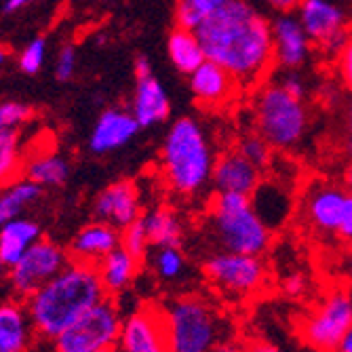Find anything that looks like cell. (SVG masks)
Masks as SVG:
<instances>
[{
  "mask_svg": "<svg viewBox=\"0 0 352 352\" xmlns=\"http://www.w3.org/2000/svg\"><path fill=\"white\" fill-rule=\"evenodd\" d=\"M342 150L346 156L352 158V100L346 106L344 114V135H342Z\"/></svg>",
  "mask_w": 352,
  "mask_h": 352,
  "instance_id": "ab89813d",
  "label": "cell"
},
{
  "mask_svg": "<svg viewBox=\"0 0 352 352\" xmlns=\"http://www.w3.org/2000/svg\"><path fill=\"white\" fill-rule=\"evenodd\" d=\"M266 3L278 11V13H292V11H298L300 5H302V0H266Z\"/></svg>",
  "mask_w": 352,
  "mask_h": 352,
  "instance_id": "60d3db41",
  "label": "cell"
},
{
  "mask_svg": "<svg viewBox=\"0 0 352 352\" xmlns=\"http://www.w3.org/2000/svg\"><path fill=\"white\" fill-rule=\"evenodd\" d=\"M152 249L158 247H182L184 226L171 207H154L142 215Z\"/></svg>",
  "mask_w": 352,
  "mask_h": 352,
  "instance_id": "484cf974",
  "label": "cell"
},
{
  "mask_svg": "<svg viewBox=\"0 0 352 352\" xmlns=\"http://www.w3.org/2000/svg\"><path fill=\"white\" fill-rule=\"evenodd\" d=\"M228 3L230 0H177L175 23L179 28L197 30L211 13H215Z\"/></svg>",
  "mask_w": 352,
  "mask_h": 352,
  "instance_id": "4dcf8cb0",
  "label": "cell"
},
{
  "mask_svg": "<svg viewBox=\"0 0 352 352\" xmlns=\"http://www.w3.org/2000/svg\"><path fill=\"white\" fill-rule=\"evenodd\" d=\"M255 131L274 150H294L308 131L306 102L285 91L276 80L264 82L253 102Z\"/></svg>",
  "mask_w": 352,
  "mask_h": 352,
  "instance_id": "8992f818",
  "label": "cell"
},
{
  "mask_svg": "<svg viewBox=\"0 0 352 352\" xmlns=\"http://www.w3.org/2000/svg\"><path fill=\"white\" fill-rule=\"evenodd\" d=\"M207 230L217 251L264 255L272 247V230L245 195L215 192L207 211Z\"/></svg>",
  "mask_w": 352,
  "mask_h": 352,
  "instance_id": "277c9868",
  "label": "cell"
},
{
  "mask_svg": "<svg viewBox=\"0 0 352 352\" xmlns=\"http://www.w3.org/2000/svg\"><path fill=\"white\" fill-rule=\"evenodd\" d=\"M120 329L122 316L116 300L106 298L53 340V352H114Z\"/></svg>",
  "mask_w": 352,
  "mask_h": 352,
  "instance_id": "ba28073f",
  "label": "cell"
},
{
  "mask_svg": "<svg viewBox=\"0 0 352 352\" xmlns=\"http://www.w3.org/2000/svg\"><path fill=\"white\" fill-rule=\"evenodd\" d=\"M344 186H346L348 192H352V158H350L346 169H344Z\"/></svg>",
  "mask_w": 352,
  "mask_h": 352,
  "instance_id": "7dc6e473",
  "label": "cell"
},
{
  "mask_svg": "<svg viewBox=\"0 0 352 352\" xmlns=\"http://www.w3.org/2000/svg\"><path fill=\"white\" fill-rule=\"evenodd\" d=\"M350 327H352L350 292L344 289V287H331L302 321V340L314 352H336Z\"/></svg>",
  "mask_w": 352,
  "mask_h": 352,
  "instance_id": "9c48e42d",
  "label": "cell"
},
{
  "mask_svg": "<svg viewBox=\"0 0 352 352\" xmlns=\"http://www.w3.org/2000/svg\"><path fill=\"white\" fill-rule=\"evenodd\" d=\"M348 197L350 192L344 184L314 179L304 188V195L300 199L302 223L314 236H327L338 241Z\"/></svg>",
  "mask_w": 352,
  "mask_h": 352,
  "instance_id": "8fae6325",
  "label": "cell"
},
{
  "mask_svg": "<svg viewBox=\"0 0 352 352\" xmlns=\"http://www.w3.org/2000/svg\"><path fill=\"white\" fill-rule=\"evenodd\" d=\"M251 203L272 232L278 230L283 223L289 221L296 209V203L289 195V190L276 179H262L260 186L253 190Z\"/></svg>",
  "mask_w": 352,
  "mask_h": 352,
  "instance_id": "7402d4cb",
  "label": "cell"
},
{
  "mask_svg": "<svg viewBox=\"0 0 352 352\" xmlns=\"http://www.w3.org/2000/svg\"><path fill=\"white\" fill-rule=\"evenodd\" d=\"M131 112L142 129L161 124L169 118L171 104L161 80L154 76V72L146 76H135V93H133Z\"/></svg>",
  "mask_w": 352,
  "mask_h": 352,
  "instance_id": "44dd1931",
  "label": "cell"
},
{
  "mask_svg": "<svg viewBox=\"0 0 352 352\" xmlns=\"http://www.w3.org/2000/svg\"><path fill=\"white\" fill-rule=\"evenodd\" d=\"M150 272L161 280L163 285H173L186 278L188 274V258L182 247H158L152 249L148 255Z\"/></svg>",
  "mask_w": 352,
  "mask_h": 352,
  "instance_id": "83f0119b",
  "label": "cell"
},
{
  "mask_svg": "<svg viewBox=\"0 0 352 352\" xmlns=\"http://www.w3.org/2000/svg\"><path fill=\"white\" fill-rule=\"evenodd\" d=\"M336 352H352V327L346 331V336L342 338V342H340Z\"/></svg>",
  "mask_w": 352,
  "mask_h": 352,
  "instance_id": "bcb514c9",
  "label": "cell"
},
{
  "mask_svg": "<svg viewBox=\"0 0 352 352\" xmlns=\"http://www.w3.org/2000/svg\"><path fill=\"white\" fill-rule=\"evenodd\" d=\"M241 82L219 63L207 59L201 68L190 74V91L195 95L199 106L205 108H221L234 100Z\"/></svg>",
  "mask_w": 352,
  "mask_h": 352,
  "instance_id": "2e32d148",
  "label": "cell"
},
{
  "mask_svg": "<svg viewBox=\"0 0 352 352\" xmlns=\"http://www.w3.org/2000/svg\"><path fill=\"white\" fill-rule=\"evenodd\" d=\"M74 70H76V51L74 47L68 45L59 51V57L55 63V76L59 80H70L74 76Z\"/></svg>",
  "mask_w": 352,
  "mask_h": 352,
  "instance_id": "8d00e7d4",
  "label": "cell"
},
{
  "mask_svg": "<svg viewBox=\"0 0 352 352\" xmlns=\"http://www.w3.org/2000/svg\"><path fill=\"white\" fill-rule=\"evenodd\" d=\"M43 186L30 182V179H17L11 186H7L0 192V226L11 219L21 217V213L34 205L41 199Z\"/></svg>",
  "mask_w": 352,
  "mask_h": 352,
  "instance_id": "4316f807",
  "label": "cell"
},
{
  "mask_svg": "<svg viewBox=\"0 0 352 352\" xmlns=\"http://www.w3.org/2000/svg\"><path fill=\"white\" fill-rule=\"evenodd\" d=\"M32 3H38V0H7L5 7H3V11H5V13H15V11L23 9V7H28V5H32Z\"/></svg>",
  "mask_w": 352,
  "mask_h": 352,
  "instance_id": "f6af8a7d",
  "label": "cell"
},
{
  "mask_svg": "<svg viewBox=\"0 0 352 352\" xmlns=\"http://www.w3.org/2000/svg\"><path fill=\"white\" fill-rule=\"evenodd\" d=\"M171 352H211L228 340V321L201 296H177L161 306Z\"/></svg>",
  "mask_w": 352,
  "mask_h": 352,
  "instance_id": "5b68a950",
  "label": "cell"
},
{
  "mask_svg": "<svg viewBox=\"0 0 352 352\" xmlns=\"http://www.w3.org/2000/svg\"><path fill=\"white\" fill-rule=\"evenodd\" d=\"M285 91H289L292 95L300 100H306V93H308V87H306V80L302 78V74L298 70H283V74L278 76L276 80Z\"/></svg>",
  "mask_w": 352,
  "mask_h": 352,
  "instance_id": "74e56055",
  "label": "cell"
},
{
  "mask_svg": "<svg viewBox=\"0 0 352 352\" xmlns=\"http://www.w3.org/2000/svg\"><path fill=\"white\" fill-rule=\"evenodd\" d=\"M336 63H338V74L342 78V85L352 93V36L336 57Z\"/></svg>",
  "mask_w": 352,
  "mask_h": 352,
  "instance_id": "f35d334b",
  "label": "cell"
},
{
  "mask_svg": "<svg viewBox=\"0 0 352 352\" xmlns=\"http://www.w3.org/2000/svg\"><path fill=\"white\" fill-rule=\"evenodd\" d=\"M108 298L93 264L70 260L55 278L25 300L38 338L55 340L74 321Z\"/></svg>",
  "mask_w": 352,
  "mask_h": 352,
  "instance_id": "7a4b0ae2",
  "label": "cell"
},
{
  "mask_svg": "<svg viewBox=\"0 0 352 352\" xmlns=\"http://www.w3.org/2000/svg\"><path fill=\"white\" fill-rule=\"evenodd\" d=\"M142 264L144 262L133 258L122 245L116 247L112 253H108L106 258L95 266L100 272V278H102V285L108 298H118L120 294L129 289L142 270Z\"/></svg>",
  "mask_w": 352,
  "mask_h": 352,
  "instance_id": "cb8c5ba5",
  "label": "cell"
},
{
  "mask_svg": "<svg viewBox=\"0 0 352 352\" xmlns=\"http://www.w3.org/2000/svg\"><path fill=\"white\" fill-rule=\"evenodd\" d=\"M348 292H350V298H352V285H348Z\"/></svg>",
  "mask_w": 352,
  "mask_h": 352,
  "instance_id": "f907efd6",
  "label": "cell"
},
{
  "mask_svg": "<svg viewBox=\"0 0 352 352\" xmlns=\"http://www.w3.org/2000/svg\"><path fill=\"white\" fill-rule=\"evenodd\" d=\"M211 352H247V348L241 344V342H236V340H223V342H219Z\"/></svg>",
  "mask_w": 352,
  "mask_h": 352,
  "instance_id": "b9f144b4",
  "label": "cell"
},
{
  "mask_svg": "<svg viewBox=\"0 0 352 352\" xmlns=\"http://www.w3.org/2000/svg\"><path fill=\"white\" fill-rule=\"evenodd\" d=\"M93 215L95 219L106 221L118 230L131 226L144 215L138 186L129 179L106 186L93 201Z\"/></svg>",
  "mask_w": 352,
  "mask_h": 352,
  "instance_id": "4fadbf2b",
  "label": "cell"
},
{
  "mask_svg": "<svg viewBox=\"0 0 352 352\" xmlns=\"http://www.w3.org/2000/svg\"><path fill=\"white\" fill-rule=\"evenodd\" d=\"M120 352H171L163 314L158 306H144L122 318L118 338Z\"/></svg>",
  "mask_w": 352,
  "mask_h": 352,
  "instance_id": "7c38bea8",
  "label": "cell"
},
{
  "mask_svg": "<svg viewBox=\"0 0 352 352\" xmlns=\"http://www.w3.org/2000/svg\"><path fill=\"white\" fill-rule=\"evenodd\" d=\"M167 51H169V59L177 68V72L188 74V76L207 61V55L199 41L197 30L175 25L167 38Z\"/></svg>",
  "mask_w": 352,
  "mask_h": 352,
  "instance_id": "d4e9b609",
  "label": "cell"
},
{
  "mask_svg": "<svg viewBox=\"0 0 352 352\" xmlns=\"http://www.w3.org/2000/svg\"><path fill=\"white\" fill-rule=\"evenodd\" d=\"M43 239L41 226L36 221L17 217L0 226V272H9L15 266L21 255Z\"/></svg>",
  "mask_w": 352,
  "mask_h": 352,
  "instance_id": "603a6c76",
  "label": "cell"
},
{
  "mask_svg": "<svg viewBox=\"0 0 352 352\" xmlns=\"http://www.w3.org/2000/svg\"><path fill=\"white\" fill-rule=\"evenodd\" d=\"M207 59L226 68L241 85H260L274 66L272 23L247 0H230L199 28Z\"/></svg>",
  "mask_w": 352,
  "mask_h": 352,
  "instance_id": "6da1fadb",
  "label": "cell"
},
{
  "mask_svg": "<svg viewBox=\"0 0 352 352\" xmlns=\"http://www.w3.org/2000/svg\"><path fill=\"white\" fill-rule=\"evenodd\" d=\"M45 51H47V43L43 36L28 43V47L19 55V68L25 74H36L45 63Z\"/></svg>",
  "mask_w": 352,
  "mask_h": 352,
  "instance_id": "836d02e7",
  "label": "cell"
},
{
  "mask_svg": "<svg viewBox=\"0 0 352 352\" xmlns=\"http://www.w3.org/2000/svg\"><path fill=\"white\" fill-rule=\"evenodd\" d=\"M120 245L129 251L133 258H138L140 262L148 260V253L152 249L146 226H144V219L140 217L138 221H133L131 226H126L124 230H120Z\"/></svg>",
  "mask_w": 352,
  "mask_h": 352,
  "instance_id": "d6a6232c",
  "label": "cell"
},
{
  "mask_svg": "<svg viewBox=\"0 0 352 352\" xmlns=\"http://www.w3.org/2000/svg\"><path fill=\"white\" fill-rule=\"evenodd\" d=\"M260 182H262V169L247 161L239 150H228L217 156L213 177H211L215 192L251 197L253 190L260 186Z\"/></svg>",
  "mask_w": 352,
  "mask_h": 352,
  "instance_id": "9a60e30c",
  "label": "cell"
},
{
  "mask_svg": "<svg viewBox=\"0 0 352 352\" xmlns=\"http://www.w3.org/2000/svg\"><path fill=\"white\" fill-rule=\"evenodd\" d=\"M142 129L133 112L122 108H108L100 114L89 135V148L93 154H108L129 144Z\"/></svg>",
  "mask_w": 352,
  "mask_h": 352,
  "instance_id": "e0dca14e",
  "label": "cell"
},
{
  "mask_svg": "<svg viewBox=\"0 0 352 352\" xmlns=\"http://www.w3.org/2000/svg\"><path fill=\"white\" fill-rule=\"evenodd\" d=\"M247 352H280L274 344H270V342H266V340H258V342H253L249 348H247Z\"/></svg>",
  "mask_w": 352,
  "mask_h": 352,
  "instance_id": "ee69618b",
  "label": "cell"
},
{
  "mask_svg": "<svg viewBox=\"0 0 352 352\" xmlns=\"http://www.w3.org/2000/svg\"><path fill=\"white\" fill-rule=\"evenodd\" d=\"M36 336L23 300L15 298L0 304V352H32Z\"/></svg>",
  "mask_w": 352,
  "mask_h": 352,
  "instance_id": "ac0fdd59",
  "label": "cell"
},
{
  "mask_svg": "<svg viewBox=\"0 0 352 352\" xmlns=\"http://www.w3.org/2000/svg\"><path fill=\"white\" fill-rule=\"evenodd\" d=\"M203 276L213 289L228 300H247L258 296L268 280V268L262 255L215 251L203 262Z\"/></svg>",
  "mask_w": 352,
  "mask_h": 352,
  "instance_id": "52a82bcc",
  "label": "cell"
},
{
  "mask_svg": "<svg viewBox=\"0 0 352 352\" xmlns=\"http://www.w3.org/2000/svg\"><path fill=\"white\" fill-rule=\"evenodd\" d=\"M298 19L314 45H323L338 32L350 30L348 15L331 0H302Z\"/></svg>",
  "mask_w": 352,
  "mask_h": 352,
  "instance_id": "d6986e66",
  "label": "cell"
},
{
  "mask_svg": "<svg viewBox=\"0 0 352 352\" xmlns=\"http://www.w3.org/2000/svg\"><path fill=\"white\" fill-rule=\"evenodd\" d=\"M133 72L135 76H146V74H152V63L146 55H138L135 61H133Z\"/></svg>",
  "mask_w": 352,
  "mask_h": 352,
  "instance_id": "7bdbcfd3",
  "label": "cell"
},
{
  "mask_svg": "<svg viewBox=\"0 0 352 352\" xmlns=\"http://www.w3.org/2000/svg\"><path fill=\"white\" fill-rule=\"evenodd\" d=\"M7 61V51H3L0 49V68H3V63Z\"/></svg>",
  "mask_w": 352,
  "mask_h": 352,
  "instance_id": "681fc988",
  "label": "cell"
},
{
  "mask_svg": "<svg viewBox=\"0 0 352 352\" xmlns=\"http://www.w3.org/2000/svg\"><path fill=\"white\" fill-rule=\"evenodd\" d=\"M308 287H310V280L308 276L302 272V270H296V272H289L287 276H283L280 280V289L285 296H289L292 300H300L306 296L308 292Z\"/></svg>",
  "mask_w": 352,
  "mask_h": 352,
  "instance_id": "d590c367",
  "label": "cell"
},
{
  "mask_svg": "<svg viewBox=\"0 0 352 352\" xmlns=\"http://www.w3.org/2000/svg\"><path fill=\"white\" fill-rule=\"evenodd\" d=\"M272 38L274 61L283 70H298L308 61L312 41L300 19L292 13H280V17L272 21Z\"/></svg>",
  "mask_w": 352,
  "mask_h": 352,
  "instance_id": "5bb4252c",
  "label": "cell"
},
{
  "mask_svg": "<svg viewBox=\"0 0 352 352\" xmlns=\"http://www.w3.org/2000/svg\"><path fill=\"white\" fill-rule=\"evenodd\" d=\"M21 169L19 135L17 131L0 129V188H7L17 182Z\"/></svg>",
  "mask_w": 352,
  "mask_h": 352,
  "instance_id": "f546056e",
  "label": "cell"
},
{
  "mask_svg": "<svg viewBox=\"0 0 352 352\" xmlns=\"http://www.w3.org/2000/svg\"><path fill=\"white\" fill-rule=\"evenodd\" d=\"M215 154L203 126L190 116L177 118L165 135L161 165L165 186L175 197L192 199L211 184Z\"/></svg>",
  "mask_w": 352,
  "mask_h": 352,
  "instance_id": "3957f363",
  "label": "cell"
},
{
  "mask_svg": "<svg viewBox=\"0 0 352 352\" xmlns=\"http://www.w3.org/2000/svg\"><path fill=\"white\" fill-rule=\"evenodd\" d=\"M70 175V167L57 154H41L25 165V179L38 186H61Z\"/></svg>",
  "mask_w": 352,
  "mask_h": 352,
  "instance_id": "f1b7e54d",
  "label": "cell"
},
{
  "mask_svg": "<svg viewBox=\"0 0 352 352\" xmlns=\"http://www.w3.org/2000/svg\"><path fill=\"white\" fill-rule=\"evenodd\" d=\"M116 247H120V230L106 221L95 219L76 232L68 253L76 262L98 266Z\"/></svg>",
  "mask_w": 352,
  "mask_h": 352,
  "instance_id": "ffe728a7",
  "label": "cell"
},
{
  "mask_svg": "<svg viewBox=\"0 0 352 352\" xmlns=\"http://www.w3.org/2000/svg\"><path fill=\"white\" fill-rule=\"evenodd\" d=\"M348 280L352 285V245H350V258H348Z\"/></svg>",
  "mask_w": 352,
  "mask_h": 352,
  "instance_id": "c3c4849f",
  "label": "cell"
},
{
  "mask_svg": "<svg viewBox=\"0 0 352 352\" xmlns=\"http://www.w3.org/2000/svg\"><path fill=\"white\" fill-rule=\"evenodd\" d=\"M236 150L251 161L258 169H270L272 161H274V148L258 133H245L239 142H236Z\"/></svg>",
  "mask_w": 352,
  "mask_h": 352,
  "instance_id": "1f68e13d",
  "label": "cell"
},
{
  "mask_svg": "<svg viewBox=\"0 0 352 352\" xmlns=\"http://www.w3.org/2000/svg\"><path fill=\"white\" fill-rule=\"evenodd\" d=\"M32 110L19 102H5L0 104V129L3 131H17V126L30 118Z\"/></svg>",
  "mask_w": 352,
  "mask_h": 352,
  "instance_id": "e575fe53",
  "label": "cell"
},
{
  "mask_svg": "<svg viewBox=\"0 0 352 352\" xmlns=\"http://www.w3.org/2000/svg\"><path fill=\"white\" fill-rule=\"evenodd\" d=\"M70 260V253L57 243L49 239L36 241L7 272L15 298L25 302L32 294H36L41 287H45L51 278H55L66 268Z\"/></svg>",
  "mask_w": 352,
  "mask_h": 352,
  "instance_id": "30bf717a",
  "label": "cell"
}]
</instances>
